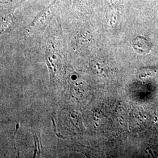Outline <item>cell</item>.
<instances>
[{
  "label": "cell",
  "mask_w": 158,
  "mask_h": 158,
  "mask_svg": "<svg viewBox=\"0 0 158 158\" xmlns=\"http://www.w3.org/2000/svg\"><path fill=\"white\" fill-rule=\"evenodd\" d=\"M19 124H18L16 125V130H15V135L16 134V133H17V131L18 130V128H19Z\"/></svg>",
  "instance_id": "obj_2"
},
{
  "label": "cell",
  "mask_w": 158,
  "mask_h": 158,
  "mask_svg": "<svg viewBox=\"0 0 158 158\" xmlns=\"http://www.w3.org/2000/svg\"><path fill=\"white\" fill-rule=\"evenodd\" d=\"M46 64H47V65H48V68H49V72H50V77H51V82H52L53 81V78H54V76H55V73H54V72H53V69H52V68L51 67V65H50V64L49 63V62L48 61H47L46 62Z\"/></svg>",
  "instance_id": "obj_1"
}]
</instances>
